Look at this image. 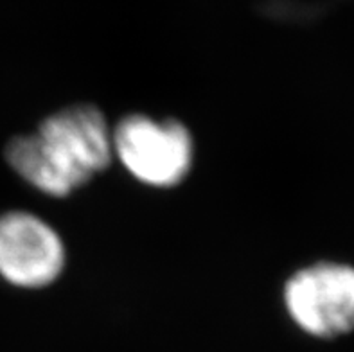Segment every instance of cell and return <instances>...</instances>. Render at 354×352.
<instances>
[{
	"label": "cell",
	"instance_id": "obj_4",
	"mask_svg": "<svg viewBox=\"0 0 354 352\" xmlns=\"http://www.w3.org/2000/svg\"><path fill=\"white\" fill-rule=\"evenodd\" d=\"M65 268L59 234L38 216L11 210L0 216V275L24 290L53 284Z\"/></svg>",
	"mask_w": 354,
	"mask_h": 352
},
{
	"label": "cell",
	"instance_id": "obj_2",
	"mask_svg": "<svg viewBox=\"0 0 354 352\" xmlns=\"http://www.w3.org/2000/svg\"><path fill=\"white\" fill-rule=\"evenodd\" d=\"M113 156L135 180L149 187L171 189L193 167V137L180 120L131 113L112 129Z\"/></svg>",
	"mask_w": 354,
	"mask_h": 352
},
{
	"label": "cell",
	"instance_id": "obj_3",
	"mask_svg": "<svg viewBox=\"0 0 354 352\" xmlns=\"http://www.w3.org/2000/svg\"><path fill=\"white\" fill-rule=\"evenodd\" d=\"M288 315L304 333L337 338L354 329V268L315 263L293 273L284 286Z\"/></svg>",
	"mask_w": 354,
	"mask_h": 352
},
{
	"label": "cell",
	"instance_id": "obj_1",
	"mask_svg": "<svg viewBox=\"0 0 354 352\" xmlns=\"http://www.w3.org/2000/svg\"><path fill=\"white\" fill-rule=\"evenodd\" d=\"M113 158L112 129L92 104H71L50 113L35 133L6 147L11 169L36 191L65 198L103 173Z\"/></svg>",
	"mask_w": 354,
	"mask_h": 352
}]
</instances>
